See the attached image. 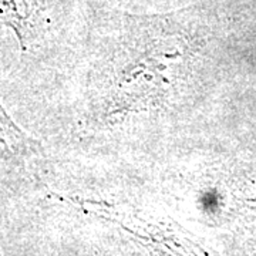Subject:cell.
Instances as JSON below:
<instances>
[{"mask_svg": "<svg viewBox=\"0 0 256 256\" xmlns=\"http://www.w3.org/2000/svg\"><path fill=\"white\" fill-rule=\"evenodd\" d=\"M37 154L38 144L18 127L0 104V182L18 176Z\"/></svg>", "mask_w": 256, "mask_h": 256, "instance_id": "1", "label": "cell"}]
</instances>
